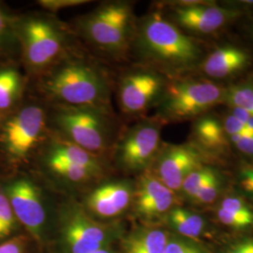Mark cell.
<instances>
[{"mask_svg": "<svg viewBox=\"0 0 253 253\" xmlns=\"http://www.w3.org/2000/svg\"><path fill=\"white\" fill-rule=\"evenodd\" d=\"M123 235V227L119 223L98 220L81 204L71 201L58 211L54 253H96L113 247Z\"/></svg>", "mask_w": 253, "mask_h": 253, "instance_id": "52a82bcc", "label": "cell"}, {"mask_svg": "<svg viewBox=\"0 0 253 253\" xmlns=\"http://www.w3.org/2000/svg\"><path fill=\"white\" fill-rule=\"evenodd\" d=\"M165 253H211L201 241L185 238L170 232Z\"/></svg>", "mask_w": 253, "mask_h": 253, "instance_id": "83f0119b", "label": "cell"}, {"mask_svg": "<svg viewBox=\"0 0 253 253\" xmlns=\"http://www.w3.org/2000/svg\"><path fill=\"white\" fill-rule=\"evenodd\" d=\"M217 221L235 232L253 230V205L241 193L222 194L215 208Z\"/></svg>", "mask_w": 253, "mask_h": 253, "instance_id": "d6986e66", "label": "cell"}, {"mask_svg": "<svg viewBox=\"0 0 253 253\" xmlns=\"http://www.w3.org/2000/svg\"><path fill=\"white\" fill-rule=\"evenodd\" d=\"M169 79L145 67L125 73L118 84V102L123 114L136 116L156 107Z\"/></svg>", "mask_w": 253, "mask_h": 253, "instance_id": "7c38bea8", "label": "cell"}, {"mask_svg": "<svg viewBox=\"0 0 253 253\" xmlns=\"http://www.w3.org/2000/svg\"><path fill=\"white\" fill-rule=\"evenodd\" d=\"M163 123L159 118H145L129 126L113 145L118 168L128 173L146 172L162 147Z\"/></svg>", "mask_w": 253, "mask_h": 253, "instance_id": "8fae6325", "label": "cell"}, {"mask_svg": "<svg viewBox=\"0 0 253 253\" xmlns=\"http://www.w3.org/2000/svg\"><path fill=\"white\" fill-rule=\"evenodd\" d=\"M163 222L174 235L200 241L208 231V221L201 214L176 206L164 217Z\"/></svg>", "mask_w": 253, "mask_h": 253, "instance_id": "44dd1931", "label": "cell"}, {"mask_svg": "<svg viewBox=\"0 0 253 253\" xmlns=\"http://www.w3.org/2000/svg\"><path fill=\"white\" fill-rule=\"evenodd\" d=\"M89 0H39V5L50 12H56L61 9L74 8L90 3Z\"/></svg>", "mask_w": 253, "mask_h": 253, "instance_id": "1f68e13d", "label": "cell"}, {"mask_svg": "<svg viewBox=\"0 0 253 253\" xmlns=\"http://www.w3.org/2000/svg\"><path fill=\"white\" fill-rule=\"evenodd\" d=\"M252 64V55L239 46L217 47L205 56L199 68L208 78L223 80L243 73Z\"/></svg>", "mask_w": 253, "mask_h": 253, "instance_id": "e0dca14e", "label": "cell"}, {"mask_svg": "<svg viewBox=\"0 0 253 253\" xmlns=\"http://www.w3.org/2000/svg\"><path fill=\"white\" fill-rule=\"evenodd\" d=\"M223 187L224 177L217 170L212 177L202 187L199 192L190 200V203L198 207H208L213 205L221 197Z\"/></svg>", "mask_w": 253, "mask_h": 253, "instance_id": "4316f807", "label": "cell"}, {"mask_svg": "<svg viewBox=\"0 0 253 253\" xmlns=\"http://www.w3.org/2000/svg\"><path fill=\"white\" fill-rule=\"evenodd\" d=\"M216 171V168L207 164L197 168L186 177L181 186L178 194H180L182 198L190 202L199 192L202 187L212 177Z\"/></svg>", "mask_w": 253, "mask_h": 253, "instance_id": "484cf974", "label": "cell"}, {"mask_svg": "<svg viewBox=\"0 0 253 253\" xmlns=\"http://www.w3.org/2000/svg\"><path fill=\"white\" fill-rule=\"evenodd\" d=\"M228 139L240 153L253 158V136H230Z\"/></svg>", "mask_w": 253, "mask_h": 253, "instance_id": "d6a6232c", "label": "cell"}, {"mask_svg": "<svg viewBox=\"0 0 253 253\" xmlns=\"http://www.w3.org/2000/svg\"><path fill=\"white\" fill-rule=\"evenodd\" d=\"M0 181L12 211L27 235L41 246L45 239L48 220L47 202L43 190L25 173H14Z\"/></svg>", "mask_w": 253, "mask_h": 253, "instance_id": "30bf717a", "label": "cell"}, {"mask_svg": "<svg viewBox=\"0 0 253 253\" xmlns=\"http://www.w3.org/2000/svg\"><path fill=\"white\" fill-rule=\"evenodd\" d=\"M48 124L54 134L100 157L117 140L115 123L108 110L54 104L48 115Z\"/></svg>", "mask_w": 253, "mask_h": 253, "instance_id": "8992f818", "label": "cell"}, {"mask_svg": "<svg viewBox=\"0 0 253 253\" xmlns=\"http://www.w3.org/2000/svg\"><path fill=\"white\" fill-rule=\"evenodd\" d=\"M223 103L228 108L239 109L253 118V84L239 83L227 87Z\"/></svg>", "mask_w": 253, "mask_h": 253, "instance_id": "cb8c5ba5", "label": "cell"}, {"mask_svg": "<svg viewBox=\"0 0 253 253\" xmlns=\"http://www.w3.org/2000/svg\"><path fill=\"white\" fill-rule=\"evenodd\" d=\"M136 20L130 2L113 1L80 17L76 28L93 48L117 58L130 49Z\"/></svg>", "mask_w": 253, "mask_h": 253, "instance_id": "277c9868", "label": "cell"}, {"mask_svg": "<svg viewBox=\"0 0 253 253\" xmlns=\"http://www.w3.org/2000/svg\"><path fill=\"white\" fill-rule=\"evenodd\" d=\"M219 253H253V235H244L232 240Z\"/></svg>", "mask_w": 253, "mask_h": 253, "instance_id": "4dcf8cb0", "label": "cell"}, {"mask_svg": "<svg viewBox=\"0 0 253 253\" xmlns=\"http://www.w3.org/2000/svg\"><path fill=\"white\" fill-rule=\"evenodd\" d=\"M177 196L148 170L135 182L131 209L144 224H156L176 207Z\"/></svg>", "mask_w": 253, "mask_h": 253, "instance_id": "2e32d148", "label": "cell"}, {"mask_svg": "<svg viewBox=\"0 0 253 253\" xmlns=\"http://www.w3.org/2000/svg\"><path fill=\"white\" fill-rule=\"evenodd\" d=\"M134 190L135 182L129 179L105 181L91 189L80 204L91 217L113 220L131 209Z\"/></svg>", "mask_w": 253, "mask_h": 253, "instance_id": "9a60e30c", "label": "cell"}, {"mask_svg": "<svg viewBox=\"0 0 253 253\" xmlns=\"http://www.w3.org/2000/svg\"><path fill=\"white\" fill-rule=\"evenodd\" d=\"M22 230L0 181V243L23 234Z\"/></svg>", "mask_w": 253, "mask_h": 253, "instance_id": "d4e9b609", "label": "cell"}, {"mask_svg": "<svg viewBox=\"0 0 253 253\" xmlns=\"http://www.w3.org/2000/svg\"><path fill=\"white\" fill-rule=\"evenodd\" d=\"M15 17L0 3V59L8 57L18 49Z\"/></svg>", "mask_w": 253, "mask_h": 253, "instance_id": "603a6c76", "label": "cell"}, {"mask_svg": "<svg viewBox=\"0 0 253 253\" xmlns=\"http://www.w3.org/2000/svg\"><path fill=\"white\" fill-rule=\"evenodd\" d=\"M31 238L25 233L0 243V253H28Z\"/></svg>", "mask_w": 253, "mask_h": 253, "instance_id": "f1b7e54d", "label": "cell"}, {"mask_svg": "<svg viewBox=\"0 0 253 253\" xmlns=\"http://www.w3.org/2000/svg\"><path fill=\"white\" fill-rule=\"evenodd\" d=\"M19 52L27 73L44 75L68 56L71 34L56 19L46 14L15 17Z\"/></svg>", "mask_w": 253, "mask_h": 253, "instance_id": "3957f363", "label": "cell"}, {"mask_svg": "<svg viewBox=\"0 0 253 253\" xmlns=\"http://www.w3.org/2000/svg\"><path fill=\"white\" fill-rule=\"evenodd\" d=\"M48 114L42 105L29 103L7 116L0 127V152L12 168L25 164L46 138Z\"/></svg>", "mask_w": 253, "mask_h": 253, "instance_id": "9c48e42d", "label": "cell"}, {"mask_svg": "<svg viewBox=\"0 0 253 253\" xmlns=\"http://www.w3.org/2000/svg\"><path fill=\"white\" fill-rule=\"evenodd\" d=\"M190 138V144L205 157L222 155L230 146L221 120L210 114L193 120Z\"/></svg>", "mask_w": 253, "mask_h": 253, "instance_id": "ac0fdd59", "label": "cell"}, {"mask_svg": "<svg viewBox=\"0 0 253 253\" xmlns=\"http://www.w3.org/2000/svg\"></svg>", "mask_w": 253, "mask_h": 253, "instance_id": "d590c367", "label": "cell"}, {"mask_svg": "<svg viewBox=\"0 0 253 253\" xmlns=\"http://www.w3.org/2000/svg\"><path fill=\"white\" fill-rule=\"evenodd\" d=\"M94 253H118V252H116V250H114L113 247H108V248L102 249V250Z\"/></svg>", "mask_w": 253, "mask_h": 253, "instance_id": "836d02e7", "label": "cell"}, {"mask_svg": "<svg viewBox=\"0 0 253 253\" xmlns=\"http://www.w3.org/2000/svg\"><path fill=\"white\" fill-rule=\"evenodd\" d=\"M225 89L209 79L181 77L169 80L156 105L155 117L163 124L195 120L224 102Z\"/></svg>", "mask_w": 253, "mask_h": 253, "instance_id": "ba28073f", "label": "cell"}, {"mask_svg": "<svg viewBox=\"0 0 253 253\" xmlns=\"http://www.w3.org/2000/svg\"><path fill=\"white\" fill-rule=\"evenodd\" d=\"M42 76V93L54 104L110 111L108 78L89 61L68 55Z\"/></svg>", "mask_w": 253, "mask_h": 253, "instance_id": "7a4b0ae2", "label": "cell"}, {"mask_svg": "<svg viewBox=\"0 0 253 253\" xmlns=\"http://www.w3.org/2000/svg\"><path fill=\"white\" fill-rule=\"evenodd\" d=\"M130 49L142 67L169 80L186 77L206 56L199 42L159 10L136 20Z\"/></svg>", "mask_w": 253, "mask_h": 253, "instance_id": "6da1fadb", "label": "cell"}, {"mask_svg": "<svg viewBox=\"0 0 253 253\" xmlns=\"http://www.w3.org/2000/svg\"><path fill=\"white\" fill-rule=\"evenodd\" d=\"M6 118H7V116H6L5 114H3L2 112H0V127L3 125V123H4Z\"/></svg>", "mask_w": 253, "mask_h": 253, "instance_id": "e575fe53", "label": "cell"}, {"mask_svg": "<svg viewBox=\"0 0 253 253\" xmlns=\"http://www.w3.org/2000/svg\"><path fill=\"white\" fill-rule=\"evenodd\" d=\"M170 231L157 224H143L124 234L118 253H165Z\"/></svg>", "mask_w": 253, "mask_h": 253, "instance_id": "ffe728a7", "label": "cell"}, {"mask_svg": "<svg viewBox=\"0 0 253 253\" xmlns=\"http://www.w3.org/2000/svg\"><path fill=\"white\" fill-rule=\"evenodd\" d=\"M37 152L42 169L66 187L79 188L92 184L104 176L107 170L103 157L54 133L46 136Z\"/></svg>", "mask_w": 253, "mask_h": 253, "instance_id": "5b68a950", "label": "cell"}, {"mask_svg": "<svg viewBox=\"0 0 253 253\" xmlns=\"http://www.w3.org/2000/svg\"><path fill=\"white\" fill-rule=\"evenodd\" d=\"M168 18L182 29L198 35H210L240 15V10L220 7L206 1H180L170 4Z\"/></svg>", "mask_w": 253, "mask_h": 253, "instance_id": "4fadbf2b", "label": "cell"}, {"mask_svg": "<svg viewBox=\"0 0 253 253\" xmlns=\"http://www.w3.org/2000/svg\"><path fill=\"white\" fill-rule=\"evenodd\" d=\"M25 90L23 74L12 66L0 67V112L6 116L17 109Z\"/></svg>", "mask_w": 253, "mask_h": 253, "instance_id": "7402d4cb", "label": "cell"}, {"mask_svg": "<svg viewBox=\"0 0 253 253\" xmlns=\"http://www.w3.org/2000/svg\"><path fill=\"white\" fill-rule=\"evenodd\" d=\"M207 157L191 145L163 144L148 171L166 187L178 194L186 177L206 164Z\"/></svg>", "mask_w": 253, "mask_h": 253, "instance_id": "5bb4252c", "label": "cell"}, {"mask_svg": "<svg viewBox=\"0 0 253 253\" xmlns=\"http://www.w3.org/2000/svg\"><path fill=\"white\" fill-rule=\"evenodd\" d=\"M238 187L240 193L246 199L249 200L252 204L253 203V167L243 166L240 168L238 175Z\"/></svg>", "mask_w": 253, "mask_h": 253, "instance_id": "f546056e", "label": "cell"}]
</instances>
